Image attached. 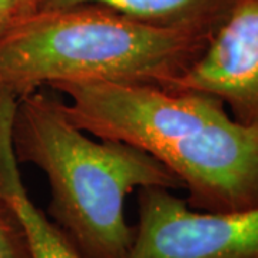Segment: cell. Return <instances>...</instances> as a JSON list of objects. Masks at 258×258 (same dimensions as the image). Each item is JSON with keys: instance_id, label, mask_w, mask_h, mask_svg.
<instances>
[{"instance_id": "1", "label": "cell", "mask_w": 258, "mask_h": 258, "mask_svg": "<svg viewBox=\"0 0 258 258\" xmlns=\"http://www.w3.org/2000/svg\"><path fill=\"white\" fill-rule=\"evenodd\" d=\"M66 116L98 139L139 148L174 172L198 211L258 207V128L235 120L220 99L154 85L66 82L52 86Z\"/></svg>"}, {"instance_id": "2", "label": "cell", "mask_w": 258, "mask_h": 258, "mask_svg": "<svg viewBox=\"0 0 258 258\" xmlns=\"http://www.w3.org/2000/svg\"><path fill=\"white\" fill-rule=\"evenodd\" d=\"M10 142L19 164L37 166L50 188L47 217L83 258H129L134 225L125 200L134 189H181V179L152 155L119 141L91 139L60 101L35 91L16 99Z\"/></svg>"}, {"instance_id": "3", "label": "cell", "mask_w": 258, "mask_h": 258, "mask_svg": "<svg viewBox=\"0 0 258 258\" xmlns=\"http://www.w3.org/2000/svg\"><path fill=\"white\" fill-rule=\"evenodd\" d=\"M214 32L151 25L99 5L33 10L0 36V89L16 99L66 82L171 89Z\"/></svg>"}, {"instance_id": "4", "label": "cell", "mask_w": 258, "mask_h": 258, "mask_svg": "<svg viewBox=\"0 0 258 258\" xmlns=\"http://www.w3.org/2000/svg\"><path fill=\"white\" fill-rule=\"evenodd\" d=\"M129 258H258V207L207 212L161 186L138 189Z\"/></svg>"}, {"instance_id": "5", "label": "cell", "mask_w": 258, "mask_h": 258, "mask_svg": "<svg viewBox=\"0 0 258 258\" xmlns=\"http://www.w3.org/2000/svg\"><path fill=\"white\" fill-rule=\"evenodd\" d=\"M169 91L211 95L234 119L258 128V0H234L201 56Z\"/></svg>"}, {"instance_id": "6", "label": "cell", "mask_w": 258, "mask_h": 258, "mask_svg": "<svg viewBox=\"0 0 258 258\" xmlns=\"http://www.w3.org/2000/svg\"><path fill=\"white\" fill-rule=\"evenodd\" d=\"M12 112L0 108V198L16 210L28 234L32 258H83L71 240L35 205L25 188L10 142Z\"/></svg>"}, {"instance_id": "7", "label": "cell", "mask_w": 258, "mask_h": 258, "mask_svg": "<svg viewBox=\"0 0 258 258\" xmlns=\"http://www.w3.org/2000/svg\"><path fill=\"white\" fill-rule=\"evenodd\" d=\"M232 3L234 0H40L37 9L99 5L151 25L217 30Z\"/></svg>"}, {"instance_id": "8", "label": "cell", "mask_w": 258, "mask_h": 258, "mask_svg": "<svg viewBox=\"0 0 258 258\" xmlns=\"http://www.w3.org/2000/svg\"><path fill=\"white\" fill-rule=\"evenodd\" d=\"M0 258H32L25 225L5 198H0Z\"/></svg>"}, {"instance_id": "9", "label": "cell", "mask_w": 258, "mask_h": 258, "mask_svg": "<svg viewBox=\"0 0 258 258\" xmlns=\"http://www.w3.org/2000/svg\"><path fill=\"white\" fill-rule=\"evenodd\" d=\"M23 15H26L19 0H0V36L9 30Z\"/></svg>"}, {"instance_id": "10", "label": "cell", "mask_w": 258, "mask_h": 258, "mask_svg": "<svg viewBox=\"0 0 258 258\" xmlns=\"http://www.w3.org/2000/svg\"><path fill=\"white\" fill-rule=\"evenodd\" d=\"M19 2H20L22 8L26 12V15L30 13V12H33V10H36L39 3H40V0H19Z\"/></svg>"}]
</instances>
